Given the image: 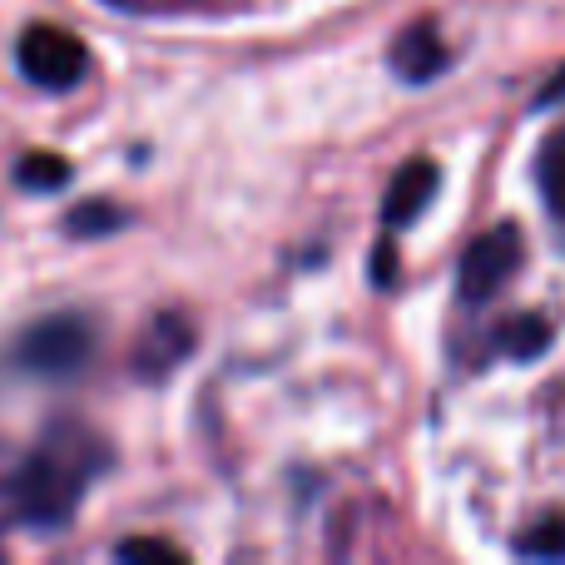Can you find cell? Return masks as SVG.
I'll return each mask as SVG.
<instances>
[{
  "label": "cell",
  "instance_id": "obj_1",
  "mask_svg": "<svg viewBox=\"0 0 565 565\" xmlns=\"http://www.w3.org/2000/svg\"><path fill=\"white\" fill-rule=\"evenodd\" d=\"M99 467H105L99 437H89L85 427H55L35 447V457L20 467L10 501L30 526H65Z\"/></svg>",
  "mask_w": 565,
  "mask_h": 565
},
{
  "label": "cell",
  "instance_id": "obj_2",
  "mask_svg": "<svg viewBox=\"0 0 565 565\" xmlns=\"http://www.w3.org/2000/svg\"><path fill=\"white\" fill-rule=\"evenodd\" d=\"M85 65H89V55H85V45H79L70 30H60V25H30L25 35H20V75H25L30 85H40V89H70V85H79Z\"/></svg>",
  "mask_w": 565,
  "mask_h": 565
},
{
  "label": "cell",
  "instance_id": "obj_3",
  "mask_svg": "<svg viewBox=\"0 0 565 565\" xmlns=\"http://www.w3.org/2000/svg\"><path fill=\"white\" fill-rule=\"evenodd\" d=\"M89 348H95V338H89L85 318H45L25 332V342H20V362H25L30 372L65 377V372L85 367Z\"/></svg>",
  "mask_w": 565,
  "mask_h": 565
},
{
  "label": "cell",
  "instance_id": "obj_4",
  "mask_svg": "<svg viewBox=\"0 0 565 565\" xmlns=\"http://www.w3.org/2000/svg\"><path fill=\"white\" fill-rule=\"evenodd\" d=\"M521 264V228L516 224H497L491 234H481L477 244L461 258V298L481 302L501 288Z\"/></svg>",
  "mask_w": 565,
  "mask_h": 565
},
{
  "label": "cell",
  "instance_id": "obj_5",
  "mask_svg": "<svg viewBox=\"0 0 565 565\" xmlns=\"http://www.w3.org/2000/svg\"><path fill=\"white\" fill-rule=\"evenodd\" d=\"M431 194H437V164L417 159V164H407L392 179L387 199H382V214H387V224H412V218H422V209L431 204Z\"/></svg>",
  "mask_w": 565,
  "mask_h": 565
},
{
  "label": "cell",
  "instance_id": "obj_6",
  "mask_svg": "<svg viewBox=\"0 0 565 565\" xmlns=\"http://www.w3.org/2000/svg\"><path fill=\"white\" fill-rule=\"evenodd\" d=\"M441 40H437V30L431 25H412L407 35L397 40V70L407 79H431L441 70Z\"/></svg>",
  "mask_w": 565,
  "mask_h": 565
},
{
  "label": "cell",
  "instance_id": "obj_7",
  "mask_svg": "<svg viewBox=\"0 0 565 565\" xmlns=\"http://www.w3.org/2000/svg\"><path fill=\"white\" fill-rule=\"evenodd\" d=\"M536 174H541V194H546V204L565 218V129H561L556 139H551L546 149H541Z\"/></svg>",
  "mask_w": 565,
  "mask_h": 565
},
{
  "label": "cell",
  "instance_id": "obj_8",
  "mask_svg": "<svg viewBox=\"0 0 565 565\" xmlns=\"http://www.w3.org/2000/svg\"><path fill=\"white\" fill-rule=\"evenodd\" d=\"M546 342H551V332L541 318H516V322H507V332H501V348L521 352V358H536Z\"/></svg>",
  "mask_w": 565,
  "mask_h": 565
},
{
  "label": "cell",
  "instance_id": "obj_9",
  "mask_svg": "<svg viewBox=\"0 0 565 565\" xmlns=\"http://www.w3.org/2000/svg\"><path fill=\"white\" fill-rule=\"evenodd\" d=\"M70 179V164L60 154H30L20 164V184L25 189H60Z\"/></svg>",
  "mask_w": 565,
  "mask_h": 565
},
{
  "label": "cell",
  "instance_id": "obj_10",
  "mask_svg": "<svg viewBox=\"0 0 565 565\" xmlns=\"http://www.w3.org/2000/svg\"><path fill=\"white\" fill-rule=\"evenodd\" d=\"M526 556H565V521L561 516H551V521H541L536 531L526 536Z\"/></svg>",
  "mask_w": 565,
  "mask_h": 565
},
{
  "label": "cell",
  "instance_id": "obj_11",
  "mask_svg": "<svg viewBox=\"0 0 565 565\" xmlns=\"http://www.w3.org/2000/svg\"><path fill=\"white\" fill-rule=\"evenodd\" d=\"M119 556H125V561H184L174 546H169V541H125V546H119Z\"/></svg>",
  "mask_w": 565,
  "mask_h": 565
},
{
  "label": "cell",
  "instance_id": "obj_12",
  "mask_svg": "<svg viewBox=\"0 0 565 565\" xmlns=\"http://www.w3.org/2000/svg\"><path fill=\"white\" fill-rule=\"evenodd\" d=\"M561 95H565V75L551 79V85H546V95H541V99H561Z\"/></svg>",
  "mask_w": 565,
  "mask_h": 565
}]
</instances>
